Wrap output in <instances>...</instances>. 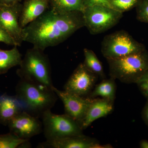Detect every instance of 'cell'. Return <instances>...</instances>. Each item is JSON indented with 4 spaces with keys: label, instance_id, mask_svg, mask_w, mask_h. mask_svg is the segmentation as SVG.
I'll return each instance as SVG.
<instances>
[{
    "label": "cell",
    "instance_id": "17",
    "mask_svg": "<svg viewBox=\"0 0 148 148\" xmlns=\"http://www.w3.org/2000/svg\"><path fill=\"white\" fill-rule=\"evenodd\" d=\"M22 60V55L17 46H14L10 50L0 49V75L6 73L14 67L19 66Z\"/></svg>",
    "mask_w": 148,
    "mask_h": 148
},
{
    "label": "cell",
    "instance_id": "8",
    "mask_svg": "<svg viewBox=\"0 0 148 148\" xmlns=\"http://www.w3.org/2000/svg\"><path fill=\"white\" fill-rule=\"evenodd\" d=\"M98 77L81 63L77 66L66 82L64 90L82 97H88L95 87Z\"/></svg>",
    "mask_w": 148,
    "mask_h": 148
},
{
    "label": "cell",
    "instance_id": "10",
    "mask_svg": "<svg viewBox=\"0 0 148 148\" xmlns=\"http://www.w3.org/2000/svg\"><path fill=\"white\" fill-rule=\"evenodd\" d=\"M52 89L63 102L65 114L76 121L80 125L94 98L82 97L64 90H59L54 86Z\"/></svg>",
    "mask_w": 148,
    "mask_h": 148
},
{
    "label": "cell",
    "instance_id": "18",
    "mask_svg": "<svg viewBox=\"0 0 148 148\" xmlns=\"http://www.w3.org/2000/svg\"><path fill=\"white\" fill-rule=\"evenodd\" d=\"M50 8L58 12H83L84 0H49Z\"/></svg>",
    "mask_w": 148,
    "mask_h": 148
},
{
    "label": "cell",
    "instance_id": "7",
    "mask_svg": "<svg viewBox=\"0 0 148 148\" xmlns=\"http://www.w3.org/2000/svg\"><path fill=\"white\" fill-rule=\"evenodd\" d=\"M123 14L104 6L88 7L83 12L84 26L91 34H101L116 26L122 18Z\"/></svg>",
    "mask_w": 148,
    "mask_h": 148
},
{
    "label": "cell",
    "instance_id": "20",
    "mask_svg": "<svg viewBox=\"0 0 148 148\" xmlns=\"http://www.w3.org/2000/svg\"><path fill=\"white\" fill-rule=\"evenodd\" d=\"M28 140L19 138L11 132L0 135V148L20 147Z\"/></svg>",
    "mask_w": 148,
    "mask_h": 148
},
{
    "label": "cell",
    "instance_id": "16",
    "mask_svg": "<svg viewBox=\"0 0 148 148\" xmlns=\"http://www.w3.org/2000/svg\"><path fill=\"white\" fill-rule=\"evenodd\" d=\"M115 80L111 77L103 79L100 83L95 85L88 97L95 98L101 97L114 103L116 90Z\"/></svg>",
    "mask_w": 148,
    "mask_h": 148
},
{
    "label": "cell",
    "instance_id": "28",
    "mask_svg": "<svg viewBox=\"0 0 148 148\" xmlns=\"http://www.w3.org/2000/svg\"><path fill=\"white\" fill-rule=\"evenodd\" d=\"M140 148H148V141L146 140H143L140 141Z\"/></svg>",
    "mask_w": 148,
    "mask_h": 148
},
{
    "label": "cell",
    "instance_id": "9",
    "mask_svg": "<svg viewBox=\"0 0 148 148\" xmlns=\"http://www.w3.org/2000/svg\"><path fill=\"white\" fill-rule=\"evenodd\" d=\"M21 9L20 3L10 5L0 4V26L13 38L18 46L24 42L23 29L19 22Z\"/></svg>",
    "mask_w": 148,
    "mask_h": 148
},
{
    "label": "cell",
    "instance_id": "14",
    "mask_svg": "<svg viewBox=\"0 0 148 148\" xmlns=\"http://www.w3.org/2000/svg\"><path fill=\"white\" fill-rule=\"evenodd\" d=\"M114 103L104 98H94L81 123L83 130L86 129L96 120L112 113L114 110Z\"/></svg>",
    "mask_w": 148,
    "mask_h": 148
},
{
    "label": "cell",
    "instance_id": "15",
    "mask_svg": "<svg viewBox=\"0 0 148 148\" xmlns=\"http://www.w3.org/2000/svg\"><path fill=\"white\" fill-rule=\"evenodd\" d=\"M24 111L22 103L16 96L4 94L0 97V122L8 124L14 117Z\"/></svg>",
    "mask_w": 148,
    "mask_h": 148
},
{
    "label": "cell",
    "instance_id": "12",
    "mask_svg": "<svg viewBox=\"0 0 148 148\" xmlns=\"http://www.w3.org/2000/svg\"><path fill=\"white\" fill-rule=\"evenodd\" d=\"M38 148H110V145H102L98 140L84 135L47 140L39 144Z\"/></svg>",
    "mask_w": 148,
    "mask_h": 148
},
{
    "label": "cell",
    "instance_id": "4",
    "mask_svg": "<svg viewBox=\"0 0 148 148\" xmlns=\"http://www.w3.org/2000/svg\"><path fill=\"white\" fill-rule=\"evenodd\" d=\"M107 60L110 77L127 84H136L148 71V51L146 49L122 58Z\"/></svg>",
    "mask_w": 148,
    "mask_h": 148
},
{
    "label": "cell",
    "instance_id": "21",
    "mask_svg": "<svg viewBox=\"0 0 148 148\" xmlns=\"http://www.w3.org/2000/svg\"><path fill=\"white\" fill-rule=\"evenodd\" d=\"M140 0H112L111 4L114 9L121 12L128 11L136 7Z\"/></svg>",
    "mask_w": 148,
    "mask_h": 148
},
{
    "label": "cell",
    "instance_id": "3",
    "mask_svg": "<svg viewBox=\"0 0 148 148\" xmlns=\"http://www.w3.org/2000/svg\"><path fill=\"white\" fill-rule=\"evenodd\" d=\"M16 73L20 79L52 88L49 59L44 51L33 47L28 49Z\"/></svg>",
    "mask_w": 148,
    "mask_h": 148
},
{
    "label": "cell",
    "instance_id": "2",
    "mask_svg": "<svg viewBox=\"0 0 148 148\" xmlns=\"http://www.w3.org/2000/svg\"><path fill=\"white\" fill-rule=\"evenodd\" d=\"M16 91L24 111L38 118L53 108L58 97L52 88L23 79L17 84Z\"/></svg>",
    "mask_w": 148,
    "mask_h": 148
},
{
    "label": "cell",
    "instance_id": "1",
    "mask_svg": "<svg viewBox=\"0 0 148 148\" xmlns=\"http://www.w3.org/2000/svg\"><path fill=\"white\" fill-rule=\"evenodd\" d=\"M85 27L83 12H58L50 8L23 28L24 41L44 51L64 42Z\"/></svg>",
    "mask_w": 148,
    "mask_h": 148
},
{
    "label": "cell",
    "instance_id": "26",
    "mask_svg": "<svg viewBox=\"0 0 148 148\" xmlns=\"http://www.w3.org/2000/svg\"><path fill=\"white\" fill-rule=\"evenodd\" d=\"M142 118L145 124L148 127V99L142 112Z\"/></svg>",
    "mask_w": 148,
    "mask_h": 148
},
{
    "label": "cell",
    "instance_id": "19",
    "mask_svg": "<svg viewBox=\"0 0 148 148\" xmlns=\"http://www.w3.org/2000/svg\"><path fill=\"white\" fill-rule=\"evenodd\" d=\"M84 61L83 64L90 71L95 74L101 79H106L102 63L94 51L87 48L84 49Z\"/></svg>",
    "mask_w": 148,
    "mask_h": 148
},
{
    "label": "cell",
    "instance_id": "11",
    "mask_svg": "<svg viewBox=\"0 0 148 148\" xmlns=\"http://www.w3.org/2000/svg\"><path fill=\"white\" fill-rule=\"evenodd\" d=\"M11 133L19 138L29 140L42 131V125L38 118L23 111L9 122Z\"/></svg>",
    "mask_w": 148,
    "mask_h": 148
},
{
    "label": "cell",
    "instance_id": "5",
    "mask_svg": "<svg viewBox=\"0 0 148 148\" xmlns=\"http://www.w3.org/2000/svg\"><path fill=\"white\" fill-rule=\"evenodd\" d=\"M145 46L124 30L117 31L104 37L101 52L106 59H115L141 52Z\"/></svg>",
    "mask_w": 148,
    "mask_h": 148
},
{
    "label": "cell",
    "instance_id": "27",
    "mask_svg": "<svg viewBox=\"0 0 148 148\" xmlns=\"http://www.w3.org/2000/svg\"><path fill=\"white\" fill-rule=\"evenodd\" d=\"M21 1L22 0H0V4L10 5L20 3Z\"/></svg>",
    "mask_w": 148,
    "mask_h": 148
},
{
    "label": "cell",
    "instance_id": "25",
    "mask_svg": "<svg viewBox=\"0 0 148 148\" xmlns=\"http://www.w3.org/2000/svg\"><path fill=\"white\" fill-rule=\"evenodd\" d=\"M111 1L112 0H84V1L86 8L92 6L102 5L113 8L111 4Z\"/></svg>",
    "mask_w": 148,
    "mask_h": 148
},
{
    "label": "cell",
    "instance_id": "23",
    "mask_svg": "<svg viewBox=\"0 0 148 148\" xmlns=\"http://www.w3.org/2000/svg\"><path fill=\"white\" fill-rule=\"evenodd\" d=\"M136 84L143 96L148 99V71L141 77Z\"/></svg>",
    "mask_w": 148,
    "mask_h": 148
},
{
    "label": "cell",
    "instance_id": "22",
    "mask_svg": "<svg viewBox=\"0 0 148 148\" xmlns=\"http://www.w3.org/2000/svg\"><path fill=\"white\" fill-rule=\"evenodd\" d=\"M137 8V18L138 21L148 23V0H140Z\"/></svg>",
    "mask_w": 148,
    "mask_h": 148
},
{
    "label": "cell",
    "instance_id": "6",
    "mask_svg": "<svg viewBox=\"0 0 148 148\" xmlns=\"http://www.w3.org/2000/svg\"><path fill=\"white\" fill-rule=\"evenodd\" d=\"M41 118L47 140L84 135L78 122L66 114H56L49 110Z\"/></svg>",
    "mask_w": 148,
    "mask_h": 148
},
{
    "label": "cell",
    "instance_id": "24",
    "mask_svg": "<svg viewBox=\"0 0 148 148\" xmlns=\"http://www.w3.org/2000/svg\"><path fill=\"white\" fill-rule=\"evenodd\" d=\"M0 42L8 45L18 46L16 42L10 35L0 26Z\"/></svg>",
    "mask_w": 148,
    "mask_h": 148
},
{
    "label": "cell",
    "instance_id": "13",
    "mask_svg": "<svg viewBox=\"0 0 148 148\" xmlns=\"http://www.w3.org/2000/svg\"><path fill=\"white\" fill-rule=\"evenodd\" d=\"M50 9L49 0H25L19 22L22 29L42 15Z\"/></svg>",
    "mask_w": 148,
    "mask_h": 148
}]
</instances>
